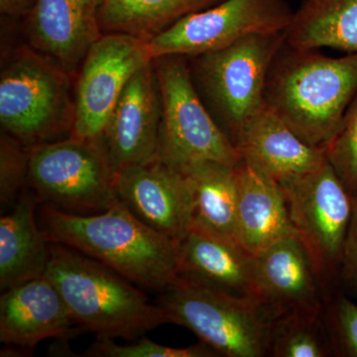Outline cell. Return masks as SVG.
<instances>
[{
  "instance_id": "obj_1",
  "label": "cell",
  "mask_w": 357,
  "mask_h": 357,
  "mask_svg": "<svg viewBox=\"0 0 357 357\" xmlns=\"http://www.w3.org/2000/svg\"><path fill=\"white\" fill-rule=\"evenodd\" d=\"M40 211L50 243L76 249L135 285L161 293L180 275L177 243L141 222L121 203L93 215L67 213L49 204Z\"/></svg>"
},
{
  "instance_id": "obj_24",
  "label": "cell",
  "mask_w": 357,
  "mask_h": 357,
  "mask_svg": "<svg viewBox=\"0 0 357 357\" xmlns=\"http://www.w3.org/2000/svg\"><path fill=\"white\" fill-rule=\"evenodd\" d=\"M323 314L324 310L277 314L272 326L269 356H335Z\"/></svg>"
},
{
  "instance_id": "obj_13",
  "label": "cell",
  "mask_w": 357,
  "mask_h": 357,
  "mask_svg": "<svg viewBox=\"0 0 357 357\" xmlns=\"http://www.w3.org/2000/svg\"><path fill=\"white\" fill-rule=\"evenodd\" d=\"M119 202L152 229L178 243L194 220V203L185 174L159 160L115 174Z\"/></svg>"
},
{
  "instance_id": "obj_6",
  "label": "cell",
  "mask_w": 357,
  "mask_h": 357,
  "mask_svg": "<svg viewBox=\"0 0 357 357\" xmlns=\"http://www.w3.org/2000/svg\"><path fill=\"white\" fill-rule=\"evenodd\" d=\"M153 64L162 103L157 160L178 171L201 161L238 166L236 145L204 105L188 58L161 56Z\"/></svg>"
},
{
  "instance_id": "obj_4",
  "label": "cell",
  "mask_w": 357,
  "mask_h": 357,
  "mask_svg": "<svg viewBox=\"0 0 357 357\" xmlns=\"http://www.w3.org/2000/svg\"><path fill=\"white\" fill-rule=\"evenodd\" d=\"M157 304L169 323L191 331L220 356H269L277 314L259 299L234 295L180 274L160 293Z\"/></svg>"
},
{
  "instance_id": "obj_18",
  "label": "cell",
  "mask_w": 357,
  "mask_h": 357,
  "mask_svg": "<svg viewBox=\"0 0 357 357\" xmlns=\"http://www.w3.org/2000/svg\"><path fill=\"white\" fill-rule=\"evenodd\" d=\"M178 244V272L223 291L257 298L253 255L192 220Z\"/></svg>"
},
{
  "instance_id": "obj_25",
  "label": "cell",
  "mask_w": 357,
  "mask_h": 357,
  "mask_svg": "<svg viewBox=\"0 0 357 357\" xmlns=\"http://www.w3.org/2000/svg\"><path fill=\"white\" fill-rule=\"evenodd\" d=\"M326 159L352 197L357 196V93L342 128L326 148Z\"/></svg>"
},
{
  "instance_id": "obj_22",
  "label": "cell",
  "mask_w": 357,
  "mask_h": 357,
  "mask_svg": "<svg viewBox=\"0 0 357 357\" xmlns=\"http://www.w3.org/2000/svg\"><path fill=\"white\" fill-rule=\"evenodd\" d=\"M181 172L185 174L191 189L194 220L236 243L237 166L201 161Z\"/></svg>"
},
{
  "instance_id": "obj_16",
  "label": "cell",
  "mask_w": 357,
  "mask_h": 357,
  "mask_svg": "<svg viewBox=\"0 0 357 357\" xmlns=\"http://www.w3.org/2000/svg\"><path fill=\"white\" fill-rule=\"evenodd\" d=\"M77 325L57 288L46 276L2 291L0 342L6 347L34 349L49 338H69Z\"/></svg>"
},
{
  "instance_id": "obj_26",
  "label": "cell",
  "mask_w": 357,
  "mask_h": 357,
  "mask_svg": "<svg viewBox=\"0 0 357 357\" xmlns=\"http://www.w3.org/2000/svg\"><path fill=\"white\" fill-rule=\"evenodd\" d=\"M29 148L8 133H0V204L13 206L27 189Z\"/></svg>"
},
{
  "instance_id": "obj_17",
  "label": "cell",
  "mask_w": 357,
  "mask_h": 357,
  "mask_svg": "<svg viewBox=\"0 0 357 357\" xmlns=\"http://www.w3.org/2000/svg\"><path fill=\"white\" fill-rule=\"evenodd\" d=\"M232 142L241 161L280 184L326 161V148L312 147L266 105L237 131Z\"/></svg>"
},
{
  "instance_id": "obj_27",
  "label": "cell",
  "mask_w": 357,
  "mask_h": 357,
  "mask_svg": "<svg viewBox=\"0 0 357 357\" xmlns=\"http://www.w3.org/2000/svg\"><path fill=\"white\" fill-rule=\"evenodd\" d=\"M89 357H217L215 349L199 342L184 349L157 344L140 338L130 344H115L114 340H96L83 354Z\"/></svg>"
},
{
  "instance_id": "obj_2",
  "label": "cell",
  "mask_w": 357,
  "mask_h": 357,
  "mask_svg": "<svg viewBox=\"0 0 357 357\" xmlns=\"http://www.w3.org/2000/svg\"><path fill=\"white\" fill-rule=\"evenodd\" d=\"M357 93V53L333 58L287 44L275 58L265 105L301 139L326 148Z\"/></svg>"
},
{
  "instance_id": "obj_15",
  "label": "cell",
  "mask_w": 357,
  "mask_h": 357,
  "mask_svg": "<svg viewBox=\"0 0 357 357\" xmlns=\"http://www.w3.org/2000/svg\"><path fill=\"white\" fill-rule=\"evenodd\" d=\"M253 274L258 299L277 314L323 311L325 284L299 237H284L253 255Z\"/></svg>"
},
{
  "instance_id": "obj_19",
  "label": "cell",
  "mask_w": 357,
  "mask_h": 357,
  "mask_svg": "<svg viewBox=\"0 0 357 357\" xmlns=\"http://www.w3.org/2000/svg\"><path fill=\"white\" fill-rule=\"evenodd\" d=\"M237 180V244L255 255L284 237L297 236L278 183L243 161Z\"/></svg>"
},
{
  "instance_id": "obj_7",
  "label": "cell",
  "mask_w": 357,
  "mask_h": 357,
  "mask_svg": "<svg viewBox=\"0 0 357 357\" xmlns=\"http://www.w3.org/2000/svg\"><path fill=\"white\" fill-rule=\"evenodd\" d=\"M286 33L250 35L220 50L188 58L195 86L230 139L264 107L268 74L285 46Z\"/></svg>"
},
{
  "instance_id": "obj_28",
  "label": "cell",
  "mask_w": 357,
  "mask_h": 357,
  "mask_svg": "<svg viewBox=\"0 0 357 357\" xmlns=\"http://www.w3.org/2000/svg\"><path fill=\"white\" fill-rule=\"evenodd\" d=\"M325 323L333 354L337 356L357 357V304L344 295L328 304Z\"/></svg>"
},
{
  "instance_id": "obj_5",
  "label": "cell",
  "mask_w": 357,
  "mask_h": 357,
  "mask_svg": "<svg viewBox=\"0 0 357 357\" xmlns=\"http://www.w3.org/2000/svg\"><path fill=\"white\" fill-rule=\"evenodd\" d=\"M75 77L32 47L14 49L0 75V124L30 148L70 136Z\"/></svg>"
},
{
  "instance_id": "obj_10",
  "label": "cell",
  "mask_w": 357,
  "mask_h": 357,
  "mask_svg": "<svg viewBox=\"0 0 357 357\" xmlns=\"http://www.w3.org/2000/svg\"><path fill=\"white\" fill-rule=\"evenodd\" d=\"M294 11L287 0H223L185 16L148 42L152 59L197 57L255 34L286 32Z\"/></svg>"
},
{
  "instance_id": "obj_20",
  "label": "cell",
  "mask_w": 357,
  "mask_h": 357,
  "mask_svg": "<svg viewBox=\"0 0 357 357\" xmlns=\"http://www.w3.org/2000/svg\"><path fill=\"white\" fill-rule=\"evenodd\" d=\"M38 203V197L27 188L13 211L0 220L1 291L46 273L51 243L37 223L35 208Z\"/></svg>"
},
{
  "instance_id": "obj_21",
  "label": "cell",
  "mask_w": 357,
  "mask_h": 357,
  "mask_svg": "<svg viewBox=\"0 0 357 357\" xmlns=\"http://www.w3.org/2000/svg\"><path fill=\"white\" fill-rule=\"evenodd\" d=\"M286 44L297 50L328 47L357 53V0H304L294 11Z\"/></svg>"
},
{
  "instance_id": "obj_29",
  "label": "cell",
  "mask_w": 357,
  "mask_h": 357,
  "mask_svg": "<svg viewBox=\"0 0 357 357\" xmlns=\"http://www.w3.org/2000/svg\"><path fill=\"white\" fill-rule=\"evenodd\" d=\"M340 277L347 290L357 298V196L354 198Z\"/></svg>"
},
{
  "instance_id": "obj_11",
  "label": "cell",
  "mask_w": 357,
  "mask_h": 357,
  "mask_svg": "<svg viewBox=\"0 0 357 357\" xmlns=\"http://www.w3.org/2000/svg\"><path fill=\"white\" fill-rule=\"evenodd\" d=\"M153 61L145 40L103 34L75 77L74 137L98 141L129 79Z\"/></svg>"
},
{
  "instance_id": "obj_8",
  "label": "cell",
  "mask_w": 357,
  "mask_h": 357,
  "mask_svg": "<svg viewBox=\"0 0 357 357\" xmlns=\"http://www.w3.org/2000/svg\"><path fill=\"white\" fill-rule=\"evenodd\" d=\"M28 185L40 203L77 215L102 213L121 203L102 144L74 136L29 148Z\"/></svg>"
},
{
  "instance_id": "obj_23",
  "label": "cell",
  "mask_w": 357,
  "mask_h": 357,
  "mask_svg": "<svg viewBox=\"0 0 357 357\" xmlns=\"http://www.w3.org/2000/svg\"><path fill=\"white\" fill-rule=\"evenodd\" d=\"M223 0H102V34L121 33L145 41L156 37L190 14L217 6Z\"/></svg>"
},
{
  "instance_id": "obj_30",
  "label": "cell",
  "mask_w": 357,
  "mask_h": 357,
  "mask_svg": "<svg viewBox=\"0 0 357 357\" xmlns=\"http://www.w3.org/2000/svg\"><path fill=\"white\" fill-rule=\"evenodd\" d=\"M35 0H0V11L3 15L13 18H24Z\"/></svg>"
},
{
  "instance_id": "obj_3",
  "label": "cell",
  "mask_w": 357,
  "mask_h": 357,
  "mask_svg": "<svg viewBox=\"0 0 357 357\" xmlns=\"http://www.w3.org/2000/svg\"><path fill=\"white\" fill-rule=\"evenodd\" d=\"M45 276L57 288L77 325L98 340H135L169 323L164 310L132 282L76 249L51 243Z\"/></svg>"
},
{
  "instance_id": "obj_12",
  "label": "cell",
  "mask_w": 357,
  "mask_h": 357,
  "mask_svg": "<svg viewBox=\"0 0 357 357\" xmlns=\"http://www.w3.org/2000/svg\"><path fill=\"white\" fill-rule=\"evenodd\" d=\"M161 93L153 61L129 79L100 139L116 174L122 168L157 160Z\"/></svg>"
},
{
  "instance_id": "obj_31",
  "label": "cell",
  "mask_w": 357,
  "mask_h": 357,
  "mask_svg": "<svg viewBox=\"0 0 357 357\" xmlns=\"http://www.w3.org/2000/svg\"></svg>"
},
{
  "instance_id": "obj_9",
  "label": "cell",
  "mask_w": 357,
  "mask_h": 357,
  "mask_svg": "<svg viewBox=\"0 0 357 357\" xmlns=\"http://www.w3.org/2000/svg\"><path fill=\"white\" fill-rule=\"evenodd\" d=\"M279 185L296 234L326 285L340 275L354 197L328 160L311 172Z\"/></svg>"
},
{
  "instance_id": "obj_14",
  "label": "cell",
  "mask_w": 357,
  "mask_h": 357,
  "mask_svg": "<svg viewBox=\"0 0 357 357\" xmlns=\"http://www.w3.org/2000/svg\"><path fill=\"white\" fill-rule=\"evenodd\" d=\"M102 0H35L24 17L28 45L76 77L86 54L102 36Z\"/></svg>"
}]
</instances>
